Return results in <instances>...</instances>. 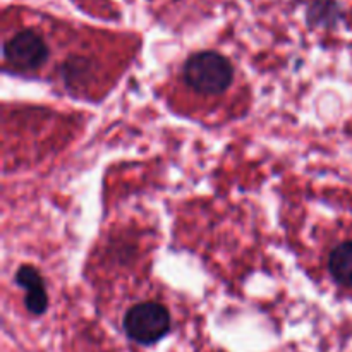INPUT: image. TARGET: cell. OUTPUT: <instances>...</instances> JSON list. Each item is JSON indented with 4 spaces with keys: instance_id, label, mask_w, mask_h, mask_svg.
Instances as JSON below:
<instances>
[{
    "instance_id": "obj_3",
    "label": "cell",
    "mask_w": 352,
    "mask_h": 352,
    "mask_svg": "<svg viewBox=\"0 0 352 352\" xmlns=\"http://www.w3.org/2000/svg\"><path fill=\"white\" fill-rule=\"evenodd\" d=\"M3 65L16 74H33L40 71L50 57V47L36 30H19L3 40Z\"/></svg>"
},
{
    "instance_id": "obj_5",
    "label": "cell",
    "mask_w": 352,
    "mask_h": 352,
    "mask_svg": "<svg viewBox=\"0 0 352 352\" xmlns=\"http://www.w3.org/2000/svg\"><path fill=\"white\" fill-rule=\"evenodd\" d=\"M327 272L333 284L352 287V239L339 241L327 254Z\"/></svg>"
},
{
    "instance_id": "obj_1",
    "label": "cell",
    "mask_w": 352,
    "mask_h": 352,
    "mask_svg": "<svg viewBox=\"0 0 352 352\" xmlns=\"http://www.w3.org/2000/svg\"><path fill=\"white\" fill-rule=\"evenodd\" d=\"M181 79L186 88L198 98L213 102L232 88L236 69L226 55L201 50L186 58L181 67Z\"/></svg>"
},
{
    "instance_id": "obj_4",
    "label": "cell",
    "mask_w": 352,
    "mask_h": 352,
    "mask_svg": "<svg viewBox=\"0 0 352 352\" xmlns=\"http://www.w3.org/2000/svg\"><path fill=\"white\" fill-rule=\"evenodd\" d=\"M16 284L24 291V306L34 316H41L48 309V292L45 280L31 265H23L16 272Z\"/></svg>"
},
{
    "instance_id": "obj_2",
    "label": "cell",
    "mask_w": 352,
    "mask_h": 352,
    "mask_svg": "<svg viewBox=\"0 0 352 352\" xmlns=\"http://www.w3.org/2000/svg\"><path fill=\"white\" fill-rule=\"evenodd\" d=\"M124 333L140 346H153L172 329L170 311L158 301H143L131 306L122 320Z\"/></svg>"
}]
</instances>
